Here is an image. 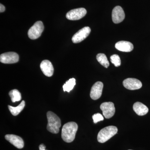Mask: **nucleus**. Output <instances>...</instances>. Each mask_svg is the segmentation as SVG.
<instances>
[{
    "mask_svg": "<svg viewBox=\"0 0 150 150\" xmlns=\"http://www.w3.org/2000/svg\"><path fill=\"white\" fill-rule=\"evenodd\" d=\"M5 11V7L4 6L1 4H0V12L1 13L4 12V11Z\"/></svg>",
    "mask_w": 150,
    "mask_h": 150,
    "instance_id": "nucleus-22",
    "label": "nucleus"
},
{
    "mask_svg": "<svg viewBox=\"0 0 150 150\" xmlns=\"http://www.w3.org/2000/svg\"><path fill=\"white\" fill-rule=\"evenodd\" d=\"M91 29L90 28L85 27L75 33L72 38L73 42L74 43H79L84 40L90 33Z\"/></svg>",
    "mask_w": 150,
    "mask_h": 150,
    "instance_id": "nucleus-8",
    "label": "nucleus"
},
{
    "mask_svg": "<svg viewBox=\"0 0 150 150\" xmlns=\"http://www.w3.org/2000/svg\"><path fill=\"white\" fill-rule=\"evenodd\" d=\"M40 68L43 74L46 76L51 77L54 74V67L52 63L48 60L42 61L40 64Z\"/></svg>",
    "mask_w": 150,
    "mask_h": 150,
    "instance_id": "nucleus-13",
    "label": "nucleus"
},
{
    "mask_svg": "<svg viewBox=\"0 0 150 150\" xmlns=\"http://www.w3.org/2000/svg\"><path fill=\"white\" fill-rule=\"evenodd\" d=\"M39 150H46V146L43 144H41L39 146Z\"/></svg>",
    "mask_w": 150,
    "mask_h": 150,
    "instance_id": "nucleus-23",
    "label": "nucleus"
},
{
    "mask_svg": "<svg viewBox=\"0 0 150 150\" xmlns=\"http://www.w3.org/2000/svg\"><path fill=\"white\" fill-rule=\"evenodd\" d=\"M25 106V102L23 100L21 103L17 107H14L11 105H8V108L11 114L14 116H16L19 114L20 112L23 110Z\"/></svg>",
    "mask_w": 150,
    "mask_h": 150,
    "instance_id": "nucleus-16",
    "label": "nucleus"
},
{
    "mask_svg": "<svg viewBox=\"0 0 150 150\" xmlns=\"http://www.w3.org/2000/svg\"><path fill=\"white\" fill-rule=\"evenodd\" d=\"M118 132V129L115 126H108L101 129L98 135V141L104 143L115 136Z\"/></svg>",
    "mask_w": 150,
    "mask_h": 150,
    "instance_id": "nucleus-3",
    "label": "nucleus"
},
{
    "mask_svg": "<svg viewBox=\"0 0 150 150\" xmlns=\"http://www.w3.org/2000/svg\"><path fill=\"white\" fill-rule=\"evenodd\" d=\"M86 13V10L83 8L74 9L67 13L66 17L69 20H78L85 16Z\"/></svg>",
    "mask_w": 150,
    "mask_h": 150,
    "instance_id": "nucleus-5",
    "label": "nucleus"
},
{
    "mask_svg": "<svg viewBox=\"0 0 150 150\" xmlns=\"http://www.w3.org/2000/svg\"><path fill=\"white\" fill-rule=\"evenodd\" d=\"M18 54L15 52H7L1 54L0 56V62L3 64H14L18 62Z\"/></svg>",
    "mask_w": 150,
    "mask_h": 150,
    "instance_id": "nucleus-7",
    "label": "nucleus"
},
{
    "mask_svg": "<svg viewBox=\"0 0 150 150\" xmlns=\"http://www.w3.org/2000/svg\"><path fill=\"white\" fill-rule=\"evenodd\" d=\"M115 47L117 50L122 52H129L133 51L134 46L129 41H119L115 44Z\"/></svg>",
    "mask_w": 150,
    "mask_h": 150,
    "instance_id": "nucleus-14",
    "label": "nucleus"
},
{
    "mask_svg": "<svg viewBox=\"0 0 150 150\" xmlns=\"http://www.w3.org/2000/svg\"><path fill=\"white\" fill-rule=\"evenodd\" d=\"M125 17V13L120 6H116L113 9L112 13V18L114 23H120L123 21Z\"/></svg>",
    "mask_w": 150,
    "mask_h": 150,
    "instance_id": "nucleus-10",
    "label": "nucleus"
},
{
    "mask_svg": "<svg viewBox=\"0 0 150 150\" xmlns=\"http://www.w3.org/2000/svg\"><path fill=\"white\" fill-rule=\"evenodd\" d=\"M5 138L7 141L18 149H21L24 147L23 140L18 136L13 134H7L6 135Z\"/></svg>",
    "mask_w": 150,
    "mask_h": 150,
    "instance_id": "nucleus-12",
    "label": "nucleus"
},
{
    "mask_svg": "<svg viewBox=\"0 0 150 150\" xmlns=\"http://www.w3.org/2000/svg\"><path fill=\"white\" fill-rule=\"evenodd\" d=\"M110 62L114 65L115 67L121 66V61L120 57L117 54H114L110 56Z\"/></svg>",
    "mask_w": 150,
    "mask_h": 150,
    "instance_id": "nucleus-20",
    "label": "nucleus"
},
{
    "mask_svg": "<svg viewBox=\"0 0 150 150\" xmlns=\"http://www.w3.org/2000/svg\"><path fill=\"white\" fill-rule=\"evenodd\" d=\"M133 109L139 115L142 116L146 114L149 112V108L144 104L139 102L135 103L133 105Z\"/></svg>",
    "mask_w": 150,
    "mask_h": 150,
    "instance_id": "nucleus-15",
    "label": "nucleus"
},
{
    "mask_svg": "<svg viewBox=\"0 0 150 150\" xmlns=\"http://www.w3.org/2000/svg\"><path fill=\"white\" fill-rule=\"evenodd\" d=\"M103 116L108 119L114 115L115 112V108L113 103L111 102H104L100 106Z\"/></svg>",
    "mask_w": 150,
    "mask_h": 150,
    "instance_id": "nucleus-6",
    "label": "nucleus"
},
{
    "mask_svg": "<svg viewBox=\"0 0 150 150\" xmlns=\"http://www.w3.org/2000/svg\"><path fill=\"white\" fill-rule=\"evenodd\" d=\"M78 126L76 123L70 122L66 123L62 128V137L67 143H71L74 140Z\"/></svg>",
    "mask_w": 150,
    "mask_h": 150,
    "instance_id": "nucleus-1",
    "label": "nucleus"
},
{
    "mask_svg": "<svg viewBox=\"0 0 150 150\" xmlns=\"http://www.w3.org/2000/svg\"></svg>",
    "mask_w": 150,
    "mask_h": 150,
    "instance_id": "nucleus-24",
    "label": "nucleus"
},
{
    "mask_svg": "<svg viewBox=\"0 0 150 150\" xmlns=\"http://www.w3.org/2000/svg\"><path fill=\"white\" fill-rule=\"evenodd\" d=\"M76 84V79L74 78L70 79L63 86L64 91L70 92L74 88Z\"/></svg>",
    "mask_w": 150,
    "mask_h": 150,
    "instance_id": "nucleus-18",
    "label": "nucleus"
},
{
    "mask_svg": "<svg viewBox=\"0 0 150 150\" xmlns=\"http://www.w3.org/2000/svg\"><path fill=\"white\" fill-rule=\"evenodd\" d=\"M103 85L102 82H97L92 87L90 92L91 98L94 100L99 99L102 95Z\"/></svg>",
    "mask_w": 150,
    "mask_h": 150,
    "instance_id": "nucleus-11",
    "label": "nucleus"
},
{
    "mask_svg": "<svg viewBox=\"0 0 150 150\" xmlns=\"http://www.w3.org/2000/svg\"><path fill=\"white\" fill-rule=\"evenodd\" d=\"M9 95L11 97L12 101L13 103L21 100V94L18 90L13 89L9 93Z\"/></svg>",
    "mask_w": 150,
    "mask_h": 150,
    "instance_id": "nucleus-19",
    "label": "nucleus"
},
{
    "mask_svg": "<svg viewBox=\"0 0 150 150\" xmlns=\"http://www.w3.org/2000/svg\"><path fill=\"white\" fill-rule=\"evenodd\" d=\"M94 123H96L100 121H102L104 120L103 116L101 114L99 113H96L94 114L92 116Z\"/></svg>",
    "mask_w": 150,
    "mask_h": 150,
    "instance_id": "nucleus-21",
    "label": "nucleus"
},
{
    "mask_svg": "<svg viewBox=\"0 0 150 150\" xmlns=\"http://www.w3.org/2000/svg\"><path fill=\"white\" fill-rule=\"evenodd\" d=\"M96 59L98 62L105 68H108L109 66V63L107 57L105 54H99L96 56Z\"/></svg>",
    "mask_w": 150,
    "mask_h": 150,
    "instance_id": "nucleus-17",
    "label": "nucleus"
},
{
    "mask_svg": "<svg viewBox=\"0 0 150 150\" xmlns=\"http://www.w3.org/2000/svg\"><path fill=\"white\" fill-rule=\"evenodd\" d=\"M124 87L130 90H135L141 88L142 86L141 81L134 78H128L123 81Z\"/></svg>",
    "mask_w": 150,
    "mask_h": 150,
    "instance_id": "nucleus-9",
    "label": "nucleus"
},
{
    "mask_svg": "<svg viewBox=\"0 0 150 150\" xmlns=\"http://www.w3.org/2000/svg\"><path fill=\"white\" fill-rule=\"evenodd\" d=\"M47 117L48 121L47 130L53 134H58L59 129L61 127V121L60 118L52 111L47 112Z\"/></svg>",
    "mask_w": 150,
    "mask_h": 150,
    "instance_id": "nucleus-2",
    "label": "nucleus"
},
{
    "mask_svg": "<svg viewBox=\"0 0 150 150\" xmlns=\"http://www.w3.org/2000/svg\"><path fill=\"white\" fill-rule=\"evenodd\" d=\"M44 25L42 21L36 22L28 30V37L33 40L37 39L40 37L44 30Z\"/></svg>",
    "mask_w": 150,
    "mask_h": 150,
    "instance_id": "nucleus-4",
    "label": "nucleus"
}]
</instances>
